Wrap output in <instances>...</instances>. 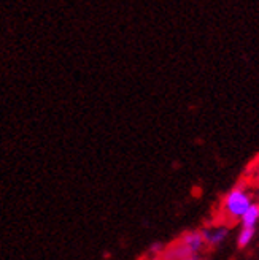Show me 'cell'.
<instances>
[{"label":"cell","instance_id":"4","mask_svg":"<svg viewBox=\"0 0 259 260\" xmlns=\"http://www.w3.org/2000/svg\"><path fill=\"white\" fill-rule=\"evenodd\" d=\"M259 222V203H253L251 208L243 214V217L240 219V227L245 229H256Z\"/></svg>","mask_w":259,"mask_h":260},{"label":"cell","instance_id":"3","mask_svg":"<svg viewBox=\"0 0 259 260\" xmlns=\"http://www.w3.org/2000/svg\"><path fill=\"white\" fill-rule=\"evenodd\" d=\"M200 235L207 248H216L223 244L229 235V229L226 224H210L200 230Z\"/></svg>","mask_w":259,"mask_h":260},{"label":"cell","instance_id":"6","mask_svg":"<svg viewBox=\"0 0 259 260\" xmlns=\"http://www.w3.org/2000/svg\"><path fill=\"white\" fill-rule=\"evenodd\" d=\"M181 260H202V254H194V255H188Z\"/></svg>","mask_w":259,"mask_h":260},{"label":"cell","instance_id":"5","mask_svg":"<svg viewBox=\"0 0 259 260\" xmlns=\"http://www.w3.org/2000/svg\"><path fill=\"white\" fill-rule=\"evenodd\" d=\"M254 235H256V229L240 227V230L237 233V244H239V248H247V246H250L253 238H254Z\"/></svg>","mask_w":259,"mask_h":260},{"label":"cell","instance_id":"1","mask_svg":"<svg viewBox=\"0 0 259 260\" xmlns=\"http://www.w3.org/2000/svg\"><path fill=\"white\" fill-rule=\"evenodd\" d=\"M253 203L254 202L250 190L245 186L239 184L224 195L221 203V214L229 222H236V220L240 222V219L250 210Z\"/></svg>","mask_w":259,"mask_h":260},{"label":"cell","instance_id":"2","mask_svg":"<svg viewBox=\"0 0 259 260\" xmlns=\"http://www.w3.org/2000/svg\"><path fill=\"white\" fill-rule=\"evenodd\" d=\"M207 246H205L204 238L200 235V230L199 232H188L164 252V258L165 260H181L188 255L202 254V251Z\"/></svg>","mask_w":259,"mask_h":260}]
</instances>
